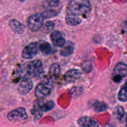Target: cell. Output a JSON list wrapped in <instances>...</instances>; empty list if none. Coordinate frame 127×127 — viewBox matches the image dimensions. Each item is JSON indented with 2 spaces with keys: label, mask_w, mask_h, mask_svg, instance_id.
<instances>
[{
  "label": "cell",
  "mask_w": 127,
  "mask_h": 127,
  "mask_svg": "<svg viewBox=\"0 0 127 127\" xmlns=\"http://www.w3.org/2000/svg\"><path fill=\"white\" fill-rule=\"evenodd\" d=\"M57 14V12L54 10H47L44 12L31 15L27 19L29 29L33 32L38 31L43 26L45 20L53 18Z\"/></svg>",
  "instance_id": "cell-1"
},
{
  "label": "cell",
  "mask_w": 127,
  "mask_h": 127,
  "mask_svg": "<svg viewBox=\"0 0 127 127\" xmlns=\"http://www.w3.org/2000/svg\"><path fill=\"white\" fill-rule=\"evenodd\" d=\"M68 10V13L78 17L90 12L91 4L88 0H73L69 2Z\"/></svg>",
  "instance_id": "cell-2"
},
{
  "label": "cell",
  "mask_w": 127,
  "mask_h": 127,
  "mask_svg": "<svg viewBox=\"0 0 127 127\" xmlns=\"http://www.w3.org/2000/svg\"><path fill=\"white\" fill-rule=\"evenodd\" d=\"M53 82L50 79H45L37 85L35 91L36 97L39 99H44L52 93L53 88Z\"/></svg>",
  "instance_id": "cell-3"
},
{
  "label": "cell",
  "mask_w": 127,
  "mask_h": 127,
  "mask_svg": "<svg viewBox=\"0 0 127 127\" xmlns=\"http://www.w3.org/2000/svg\"><path fill=\"white\" fill-rule=\"evenodd\" d=\"M27 76L38 78L43 73V64L40 60H33L27 64Z\"/></svg>",
  "instance_id": "cell-4"
},
{
  "label": "cell",
  "mask_w": 127,
  "mask_h": 127,
  "mask_svg": "<svg viewBox=\"0 0 127 127\" xmlns=\"http://www.w3.org/2000/svg\"><path fill=\"white\" fill-rule=\"evenodd\" d=\"M127 74V64L124 62H120L115 66L112 73V79L115 83H119L126 77Z\"/></svg>",
  "instance_id": "cell-5"
},
{
  "label": "cell",
  "mask_w": 127,
  "mask_h": 127,
  "mask_svg": "<svg viewBox=\"0 0 127 127\" xmlns=\"http://www.w3.org/2000/svg\"><path fill=\"white\" fill-rule=\"evenodd\" d=\"M7 118L11 122L22 121L26 120L28 118V115L25 108L19 107L9 112Z\"/></svg>",
  "instance_id": "cell-6"
},
{
  "label": "cell",
  "mask_w": 127,
  "mask_h": 127,
  "mask_svg": "<svg viewBox=\"0 0 127 127\" xmlns=\"http://www.w3.org/2000/svg\"><path fill=\"white\" fill-rule=\"evenodd\" d=\"M33 88V82L31 78L27 76H25L21 81L17 90L19 94L22 95H26L32 91Z\"/></svg>",
  "instance_id": "cell-7"
},
{
  "label": "cell",
  "mask_w": 127,
  "mask_h": 127,
  "mask_svg": "<svg viewBox=\"0 0 127 127\" xmlns=\"http://www.w3.org/2000/svg\"><path fill=\"white\" fill-rule=\"evenodd\" d=\"M38 48L37 42H32L27 45L22 50V56L24 59H32L37 54Z\"/></svg>",
  "instance_id": "cell-8"
},
{
  "label": "cell",
  "mask_w": 127,
  "mask_h": 127,
  "mask_svg": "<svg viewBox=\"0 0 127 127\" xmlns=\"http://www.w3.org/2000/svg\"><path fill=\"white\" fill-rule=\"evenodd\" d=\"M50 38L55 46L58 47H63L65 45L66 41L63 35L60 31H53L50 35Z\"/></svg>",
  "instance_id": "cell-9"
},
{
  "label": "cell",
  "mask_w": 127,
  "mask_h": 127,
  "mask_svg": "<svg viewBox=\"0 0 127 127\" xmlns=\"http://www.w3.org/2000/svg\"><path fill=\"white\" fill-rule=\"evenodd\" d=\"M82 76V72L79 69H73L68 71L64 74V80L66 83H70L79 79Z\"/></svg>",
  "instance_id": "cell-10"
},
{
  "label": "cell",
  "mask_w": 127,
  "mask_h": 127,
  "mask_svg": "<svg viewBox=\"0 0 127 127\" xmlns=\"http://www.w3.org/2000/svg\"><path fill=\"white\" fill-rule=\"evenodd\" d=\"M37 48L42 53L46 55H50L55 53L57 50L55 48H53L48 42L44 40H40L37 42Z\"/></svg>",
  "instance_id": "cell-11"
},
{
  "label": "cell",
  "mask_w": 127,
  "mask_h": 127,
  "mask_svg": "<svg viewBox=\"0 0 127 127\" xmlns=\"http://www.w3.org/2000/svg\"><path fill=\"white\" fill-rule=\"evenodd\" d=\"M9 26L12 32L17 34H22L26 30V26L15 19H11L9 21Z\"/></svg>",
  "instance_id": "cell-12"
},
{
  "label": "cell",
  "mask_w": 127,
  "mask_h": 127,
  "mask_svg": "<svg viewBox=\"0 0 127 127\" xmlns=\"http://www.w3.org/2000/svg\"><path fill=\"white\" fill-rule=\"evenodd\" d=\"M78 124L81 127H99L98 124L91 117L84 116L78 120Z\"/></svg>",
  "instance_id": "cell-13"
},
{
  "label": "cell",
  "mask_w": 127,
  "mask_h": 127,
  "mask_svg": "<svg viewBox=\"0 0 127 127\" xmlns=\"http://www.w3.org/2000/svg\"><path fill=\"white\" fill-rule=\"evenodd\" d=\"M54 107V102L52 100H49L46 102H38L35 105L34 109H37L42 112H46L53 109Z\"/></svg>",
  "instance_id": "cell-14"
},
{
  "label": "cell",
  "mask_w": 127,
  "mask_h": 127,
  "mask_svg": "<svg viewBox=\"0 0 127 127\" xmlns=\"http://www.w3.org/2000/svg\"><path fill=\"white\" fill-rule=\"evenodd\" d=\"M61 68L58 63H54V64H52L49 70L50 79L53 82L57 80L58 78H59Z\"/></svg>",
  "instance_id": "cell-15"
},
{
  "label": "cell",
  "mask_w": 127,
  "mask_h": 127,
  "mask_svg": "<svg viewBox=\"0 0 127 127\" xmlns=\"http://www.w3.org/2000/svg\"><path fill=\"white\" fill-rule=\"evenodd\" d=\"M66 23L68 25L71 26H76L80 24L81 23L82 21L79 17L78 16H74L71 14H67L66 16Z\"/></svg>",
  "instance_id": "cell-16"
},
{
  "label": "cell",
  "mask_w": 127,
  "mask_h": 127,
  "mask_svg": "<svg viewBox=\"0 0 127 127\" xmlns=\"http://www.w3.org/2000/svg\"><path fill=\"white\" fill-rule=\"evenodd\" d=\"M74 45L71 42H68L66 45H64L60 50V53L63 57H68L71 55L74 52Z\"/></svg>",
  "instance_id": "cell-17"
},
{
  "label": "cell",
  "mask_w": 127,
  "mask_h": 127,
  "mask_svg": "<svg viewBox=\"0 0 127 127\" xmlns=\"http://www.w3.org/2000/svg\"><path fill=\"white\" fill-rule=\"evenodd\" d=\"M93 107H94V110L98 113L105 111L108 109V105L106 103L104 102L98 101V100L95 101L93 104Z\"/></svg>",
  "instance_id": "cell-18"
},
{
  "label": "cell",
  "mask_w": 127,
  "mask_h": 127,
  "mask_svg": "<svg viewBox=\"0 0 127 127\" xmlns=\"http://www.w3.org/2000/svg\"><path fill=\"white\" fill-rule=\"evenodd\" d=\"M55 27V23L52 21H48L43 23V26L41 27L40 29L45 33H49L52 32Z\"/></svg>",
  "instance_id": "cell-19"
},
{
  "label": "cell",
  "mask_w": 127,
  "mask_h": 127,
  "mask_svg": "<svg viewBox=\"0 0 127 127\" xmlns=\"http://www.w3.org/2000/svg\"><path fill=\"white\" fill-rule=\"evenodd\" d=\"M114 115L118 120L120 121H122L124 117L125 116V111L122 107H117L115 108V110L114 112Z\"/></svg>",
  "instance_id": "cell-20"
},
{
  "label": "cell",
  "mask_w": 127,
  "mask_h": 127,
  "mask_svg": "<svg viewBox=\"0 0 127 127\" xmlns=\"http://www.w3.org/2000/svg\"><path fill=\"white\" fill-rule=\"evenodd\" d=\"M118 98H119V100L122 102H127V83H125L124 84L122 87L121 89L119 91V95H118Z\"/></svg>",
  "instance_id": "cell-21"
},
{
  "label": "cell",
  "mask_w": 127,
  "mask_h": 127,
  "mask_svg": "<svg viewBox=\"0 0 127 127\" xmlns=\"http://www.w3.org/2000/svg\"><path fill=\"white\" fill-rule=\"evenodd\" d=\"M82 68L85 73H90L93 69V63L90 61H87L83 63L82 65Z\"/></svg>",
  "instance_id": "cell-22"
}]
</instances>
